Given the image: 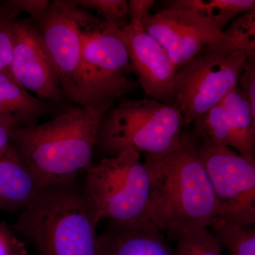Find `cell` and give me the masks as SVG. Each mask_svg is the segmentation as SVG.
Here are the masks:
<instances>
[{
  "label": "cell",
  "mask_w": 255,
  "mask_h": 255,
  "mask_svg": "<svg viewBox=\"0 0 255 255\" xmlns=\"http://www.w3.org/2000/svg\"><path fill=\"white\" fill-rule=\"evenodd\" d=\"M198 143L191 133H186L178 148L144 161L150 179L149 219L170 241L208 230L218 221L214 192L199 159Z\"/></svg>",
  "instance_id": "obj_1"
},
{
  "label": "cell",
  "mask_w": 255,
  "mask_h": 255,
  "mask_svg": "<svg viewBox=\"0 0 255 255\" xmlns=\"http://www.w3.org/2000/svg\"><path fill=\"white\" fill-rule=\"evenodd\" d=\"M115 102L73 105L45 123L11 130V143L31 169L39 189L73 182L91 165L101 121Z\"/></svg>",
  "instance_id": "obj_2"
},
{
  "label": "cell",
  "mask_w": 255,
  "mask_h": 255,
  "mask_svg": "<svg viewBox=\"0 0 255 255\" xmlns=\"http://www.w3.org/2000/svg\"><path fill=\"white\" fill-rule=\"evenodd\" d=\"M99 223L83 187L73 181L40 189L14 228L38 255H102Z\"/></svg>",
  "instance_id": "obj_3"
},
{
  "label": "cell",
  "mask_w": 255,
  "mask_h": 255,
  "mask_svg": "<svg viewBox=\"0 0 255 255\" xmlns=\"http://www.w3.org/2000/svg\"><path fill=\"white\" fill-rule=\"evenodd\" d=\"M184 128L175 106L150 98L125 100L104 116L95 147L107 157L133 149L144 158H157L182 145Z\"/></svg>",
  "instance_id": "obj_4"
},
{
  "label": "cell",
  "mask_w": 255,
  "mask_h": 255,
  "mask_svg": "<svg viewBox=\"0 0 255 255\" xmlns=\"http://www.w3.org/2000/svg\"><path fill=\"white\" fill-rule=\"evenodd\" d=\"M141 155L128 149L92 164L83 189L99 222L130 224L149 219L150 179Z\"/></svg>",
  "instance_id": "obj_5"
},
{
  "label": "cell",
  "mask_w": 255,
  "mask_h": 255,
  "mask_svg": "<svg viewBox=\"0 0 255 255\" xmlns=\"http://www.w3.org/2000/svg\"><path fill=\"white\" fill-rule=\"evenodd\" d=\"M248 63L244 53L224 38L207 45L178 69L174 106L182 114L184 127L207 113L237 86Z\"/></svg>",
  "instance_id": "obj_6"
},
{
  "label": "cell",
  "mask_w": 255,
  "mask_h": 255,
  "mask_svg": "<svg viewBox=\"0 0 255 255\" xmlns=\"http://www.w3.org/2000/svg\"><path fill=\"white\" fill-rule=\"evenodd\" d=\"M81 35L82 78L90 105L117 102L130 93L133 70L118 28L84 9Z\"/></svg>",
  "instance_id": "obj_7"
},
{
  "label": "cell",
  "mask_w": 255,
  "mask_h": 255,
  "mask_svg": "<svg viewBox=\"0 0 255 255\" xmlns=\"http://www.w3.org/2000/svg\"><path fill=\"white\" fill-rule=\"evenodd\" d=\"M198 142L199 159L209 178L217 206V221L236 226H255V162L226 146Z\"/></svg>",
  "instance_id": "obj_8"
},
{
  "label": "cell",
  "mask_w": 255,
  "mask_h": 255,
  "mask_svg": "<svg viewBox=\"0 0 255 255\" xmlns=\"http://www.w3.org/2000/svg\"><path fill=\"white\" fill-rule=\"evenodd\" d=\"M83 12L75 0L50 1L35 27L54 66L63 100L87 107L90 105L82 73Z\"/></svg>",
  "instance_id": "obj_9"
},
{
  "label": "cell",
  "mask_w": 255,
  "mask_h": 255,
  "mask_svg": "<svg viewBox=\"0 0 255 255\" xmlns=\"http://www.w3.org/2000/svg\"><path fill=\"white\" fill-rule=\"evenodd\" d=\"M144 30L158 42L177 70L207 45L225 38L223 31L187 0L170 1L149 15Z\"/></svg>",
  "instance_id": "obj_10"
},
{
  "label": "cell",
  "mask_w": 255,
  "mask_h": 255,
  "mask_svg": "<svg viewBox=\"0 0 255 255\" xmlns=\"http://www.w3.org/2000/svg\"><path fill=\"white\" fill-rule=\"evenodd\" d=\"M193 124L191 134L199 141L226 146L255 162V114L238 85Z\"/></svg>",
  "instance_id": "obj_11"
},
{
  "label": "cell",
  "mask_w": 255,
  "mask_h": 255,
  "mask_svg": "<svg viewBox=\"0 0 255 255\" xmlns=\"http://www.w3.org/2000/svg\"><path fill=\"white\" fill-rule=\"evenodd\" d=\"M13 54L10 75L39 100L59 103L63 100L56 72L39 33L29 20L11 23Z\"/></svg>",
  "instance_id": "obj_12"
},
{
  "label": "cell",
  "mask_w": 255,
  "mask_h": 255,
  "mask_svg": "<svg viewBox=\"0 0 255 255\" xmlns=\"http://www.w3.org/2000/svg\"><path fill=\"white\" fill-rule=\"evenodd\" d=\"M118 31L133 74L147 98L164 104L174 101L177 68L158 42L145 31L144 23L129 20Z\"/></svg>",
  "instance_id": "obj_13"
},
{
  "label": "cell",
  "mask_w": 255,
  "mask_h": 255,
  "mask_svg": "<svg viewBox=\"0 0 255 255\" xmlns=\"http://www.w3.org/2000/svg\"><path fill=\"white\" fill-rule=\"evenodd\" d=\"M100 239L102 255H175L165 235L150 219L130 224L110 223Z\"/></svg>",
  "instance_id": "obj_14"
},
{
  "label": "cell",
  "mask_w": 255,
  "mask_h": 255,
  "mask_svg": "<svg viewBox=\"0 0 255 255\" xmlns=\"http://www.w3.org/2000/svg\"><path fill=\"white\" fill-rule=\"evenodd\" d=\"M38 190L31 169L11 143L0 155V210L22 211Z\"/></svg>",
  "instance_id": "obj_15"
},
{
  "label": "cell",
  "mask_w": 255,
  "mask_h": 255,
  "mask_svg": "<svg viewBox=\"0 0 255 255\" xmlns=\"http://www.w3.org/2000/svg\"><path fill=\"white\" fill-rule=\"evenodd\" d=\"M50 110V103L32 95L11 75L0 73V117L13 119L18 127H28L36 124Z\"/></svg>",
  "instance_id": "obj_16"
},
{
  "label": "cell",
  "mask_w": 255,
  "mask_h": 255,
  "mask_svg": "<svg viewBox=\"0 0 255 255\" xmlns=\"http://www.w3.org/2000/svg\"><path fill=\"white\" fill-rule=\"evenodd\" d=\"M221 31L238 16L255 9L254 0H187Z\"/></svg>",
  "instance_id": "obj_17"
},
{
  "label": "cell",
  "mask_w": 255,
  "mask_h": 255,
  "mask_svg": "<svg viewBox=\"0 0 255 255\" xmlns=\"http://www.w3.org/2000/svg\"><path fill=\"white\" fill-rule=\"evenodd\" d=\"M211 228L230 255H255L254 226H236L217 221Z\"/></svg>",
  "instance_id": "obj_18"
},
{
  "label": "cell",
  "mask_w": 255,
  "mask_h": 255,
  "mask_svg": "<svg viewBox=\"0 0 255 255\" xmlns=\"http://www.w3.org/2000/svg\"><path fill=\"white\" fill-rule=\"evenodd\" d=\"M228 43L241 50L251 63L255 62V9L234 18L223 31Z\"/></svg>",
  "instance_id": "obj_19"
},
{
  "label": "cell",
  "mask_w": 255,
  "mask_h": 255,
  "mask_svg": "<svg viewBox=\"0 0 255 255\" xmlns=\"http://www.w3.org/2000/svg\"><path fill=\"white\" fill-rule=\"evenodd\" d=\"M75 2L82 9L94 10L112 27L121 29L129 22L127 0H75Z\"/></svg>",
  "instance_id": "obj_20"
},
{
  "label": "cell",
  "mask_w": 255,
  "mask_h": 255,
  "mask_svg": "<svg viewBox=\"0 0 255 255\" xmlns=\"http://www.w3.org/2000/svg\"><path fill=\"white\" fill-rule=\"evenodd\" d=\"M176 241L175 255H222L223 247L209 230L183 235Z\"/></svg>",
  "instance_id": "obj_21"
},
{
  "label": "cell",
  "mask_w": 255,
  "mask_h": 255,
  "mask_svg": "<svg viewBox=\"0 0 255 255\" xmlns=\"http://www.w3.org/2000/svg\"><path fill=\"white\" fill-rule=\"evenodd\" d=\"M19 14L9 1L1 4L0 8V73L10 75L13 54L11 23Z\"/></svg>",
  "instance_id": "obj_22"
},
{
  "label": "cell",
  "mask_w": 255,
  "mask_h": 255,
  "mask_svg": "<svg viewBox=\"0 0 255 255\" xmlns=\"http://www.w3.org/2000/svg\"><path fill=\"white\" fill-rule=\"evenodd\" d=\"M238 87L255 114V64L248 63L238 81Z\"/></svg>",
  "instance_id": "obj_23"
},
{
  "label": "cell",
  "mask_w": 255,
  "mask_h": 255,
  "mask_svg": "<svg viewBox=\"0 0 255 255\" xmlns=\"http://www.w3.org/2000/svg\"><path fill=\"white\" fill-rule=\"evenodd\" d=\"M9 4L19 14L26 13L32 19L38 21L45 14L50 1L48 0H10Z\"/></svg>",
  "instance_id": "obj_24"
},
{
  "label": "cell",
  "mask_w": 255,
  "mask_h": 255,
  "mask_svg": "<svg viewBox=\"0 0 255 255\" xmlns=\"http://www.w3.org/2000/svg\"><path fill=\"white\" fill-rule=\"evenodd\" d=\"M24 244L7 228L0 226V255H26Z\"/></svg>",
  "instance_id": "obj_25"
},
{
  "label": "cell",
  "mask_w": 255,
  "mask_h": 255,
  "mask_svg": "<svg viewBox=\"0 0 255 255\" xmlns=\"http://www.w3.org/2000/svg\"><path fill=\"white\" fill-rule=\"evenodd\" d=\"M154 4L153 0H130L128 1L129 20L145 23Z\"/></svg>",
  "instance_id": "obj_26"
},
{
  "label": "cell",
  "mask_w": 255,
  "mask_h": 255,
  "mask_svg": "<svg viewBox=\"0 0 255 255\" xmlns=\"http://www.w3.org/2000/svg\"><path fill=\"white\" fill-rule=\"evenodd\" d=\"M18 124L13 119L0 117V155L11 145V131Z\"/></svg>",
  "instance_id": "obj_27"
},
{
  "label": "cell",
  "mask_w": 255,
  "mask_h": 255,
  "mask_svg": "<svg viewBox=\"0 0 255 255\" xmlns=\"http://www.w3.org/2000/svg\"><path fill=\"white\" fill-rule=\"evenodd\" d=\"M1 4H2V3H1V1H0V8H1Z\"/></svg>",
  "instance_id": "obj_28"
}]
</instances>
